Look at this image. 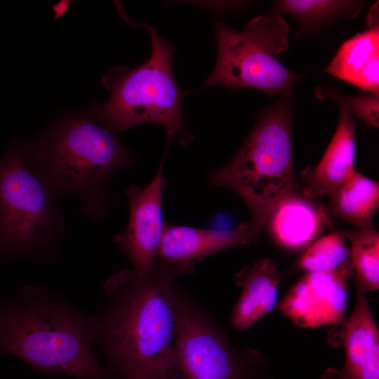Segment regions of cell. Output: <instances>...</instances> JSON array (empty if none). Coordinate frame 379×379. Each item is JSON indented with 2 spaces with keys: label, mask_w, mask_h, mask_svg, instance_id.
<instances>
[{
  "label": "cell",
  "mask_w": 379,
  "mask_h": 379,
  "mask_svg": "<svg viewBox=\"0 0 379 379\" xmlns=\"http://www.w3.org/2000/svg\"><path fill=\"white\" fill-rule=\"evenodd\" d=\"M121 379H161L155 373L145 368L124 366L109 372Z\"/></svg>",
  "instance_id": "22"
},
{
  "label": "cell",
  "mask_w": 379,
  "mask_h": 379,
  "mask_svg": "<svg viewBox=\"0 0 379 379\" xmlns=\"http://www.w3.org/2000/svg\"><path fill=\"white\" fill-rule=\"evenodd\" d=\"M93 314L42 284L23 287L0 304V354L36 371L74 379H112L93 348Z\"/></svg>",
  "instance_id": "2"
},
{
  "label": "cell",
  "mask_w": 379,
  "mask_h": 379,
  "mask_svg": "<svg viewBox=\"0 0 379 379\" xmlns=\"http://www.w3.org/2000/svg\"><path fill=\"white\" fill-rule=\"evenodd\" d=\"M331 217L325 205H317L301 192L290 194L275 206L266 224L281 247L295 251L311 244L326 227Z\"/></svg>",
  "instance_id": "14"
},
{
  "label": "cell",
  "mask_w": 379,
  "mask_h": 379,
  "mask_svg": "<svg viewBox=\"0 0 379 379\" xmlns=\"http://www.w3.org/2000/svg\"><path fill=\"white\" fill-rule=\"evenodd\" d=\"M263 228L252 220L230 230L199 229L165 222L157 255L162 261H200L232 246L255 244Z\"/></svg>",
  "instance_id": "12"
},
{
  "label": "cell",
  "mask_w": 379,
  "mask_h": 379,
  "mask_svg": "<svg viewBox=\"0 0 379 379\" xmlns=\"http://www.w3.org/2000/svg\"><path fill=\"white\" fill-rule=\"evenodd\" d=\"M162 160L155 177L145 188L131 185L126 190L130 208L128 225L114 241L131 261L133 270L147 273L155 265L154 258L161 244L165 222L162 197L166 179Z\"/></svg>",
  "instance_id": "10"
},
{
  "label": "cell",
  "mask_w": 379,
  "mask_h": 379,
  "mask_svg": "<svg viewBox=\"0 0 379 379\" xmlns=\"http://www.w3.org/2000/svg\"><path fill=\"white\" fill-rule=\"evenodd\" d=\"M291 91L265 108L244 142L223 166L208 176L213 187L237 192L251 219L263 227L278 203L300 192L293 166Z\"/></svg>",
  "instance_id": "4"
},
{
  "label": "cell",
  "mask_w": 379,
  "mask_h": 379,
  "mask_svg": "<svg viewBox=\"0 0 379 379\" xmlns=\"http://www.w3.org/2000/svg\"><path fill=\"white\" fill-rule=\"evenodd\" d=\"M354 128L351 115L340 109L336 130L321 161L301 172L302 196L311 199L329 197L356 172Z\"/></svg>",
  "instance_id": "13"
},
{
  "label": "cell",
  "mask_w": 379,
  "mask_h": 379,
  "mask_svg": "<svg viewBox=\"0 0 379 379\" xmlns=\"http://www.w3.org/2000/svg\"><path fill=\"white\" fill-rule=\"evenodd\" d=\"M355 307L343 324V368L326 370L321 379H379V331L366 291L357 283Z\"/></svg>",
  "instance_id": "11"
},
{
  "label": "cell",
  "mask_w": 379,
  "mask_h": 379,
  "mask_svg": "<svg viewBox=\"0 0 379 379\" xmlns=\"http://www.w3.org/2000/svg\"><path fill=\"white\" fill-rule=\"evenodd\" d=\"M342 231L321 237L312 244L298 259L297 268L307 272L335 270L350 260V248Z\"/></svg>",
  "instance_id": "20"
},
{
  "label": "cell",
  "mask_w": 379,
  "mask_h": 379,
  "mask_svg": "<svg viewBox=\"0 0 379 379\" xmlns=\"http://www.w3.org/2000/svg\"><path fill=\"white\" fill-rule=\"evenodd\" d=\"M315 95L321 100L335 102L350 115L371 127L378 128L379 125V93L372 92L366 95L350 96L341 95L330 88L318 87Z\"/></svg>",
  "instance_id": "21"
},
{
  "label": "cell",
  "mask_w": 379,
  "mask_h": 379,
  "mask_svg": "<svg viewBox=\"0 0 379 379\" xmlns=\"http://www.w3.org/2000/svg\"><path fill=\"white\" fill-rule=\"evenodd\" d=\"M267 366L258 351L233 348L217 324L177 291L176 328L166 379H260Z\"/></svg>",
  "instance_id": "8"
},
{
  "label": "cell",
  "mask_w": 379,
  "mask_h": 379,
  "mask_svg": "<svg viewBox=\"0 0 379 379\" xmlns=\"http://www.w3.org/2000/svg\"><path fill=\"white\" fill-rule=\"evenodd\" d=\"M24 160L53 197L72 196L91 217L105 215L108 184L135 156L116 135L89 116L68 117L26 149Z\"/></svg>",
  "instance_id": "3"
},
{
  "label": "cell",
  "mask_w": 379,
  "mask_h": 379,
  "mask_svg": "<svg viewBox=\"0 0 379 379\" xmlns=\"http://www.w3.org/2000/svg\"><path fill=\"white\" fill-rule=\"evenodd\" d=\"M53 197L13 140L0 160V255L15 260L46 251L57 236Z\"/></svg>",
  "instance_id": "7"
},
{
  "label": "cell",
  "mask_w": 379,
  "mask_h": 379,
  "mask_svg": "<svg viewBox=\"0 0 379 379\" xmlns=\"http://www.w3.org/2000/svg\"><path fill=\"white\" fill-rule=\"evenodd\" d=\"M152 52L149 60L134 69L117 67L107 72L102 82L109 98L93 105L89 116L114 134L142 124H157L166 128V146L177 137L185 145L192 137L185 131L179 90L173 74L174 46L151 25Z\"/></svg>",
  "instance_id": "5"
},
{
  "label": "cell",
  "mask_w": 379,
  "mask_h": 379,
  "mask_svg": "<svg viewBox=\"0 0 379 379\" xmlns=\"http://www.w3.org/2000/svg\"><path fill=\"white\" fill-rule=\"evenodd\" d=\"M350 242V262L355 283L366 292L379 288V234L374 230L342 231Z\"/></svg>",
  "instance_id": "19"
},
{
  "label": "cell",
  "mask_w": 379,
  "mask_h": 379,
  "mask_svg": "<svg viewBox=\"0 0 379 379\" xmlns=\"http://www.w3.org/2000/svg\"><path fill=\"white\" fill-rule=\"evenodd\" d=\"M194 270L192 262L161 260L147 273L124 270L107 279L104 307L93 317L94 345L109 373L134 366L166 379L176 328L175 282Z\"/></svg>",
  "instance_id": "1"
},
{
  "label": "cell",
  "mask_w": 379,
  "mask_h": 379,
  "mask_svg": "<svg viewBox=\"0 0 379 379\" xmlns=\"http://www.w3.org/2000/svg\"><path fill=\"white\" fill-rule=\"evenodd\" d=\"M331 218L344 220L359 230H374L373 217L379 206V184L358 172L330 196Z\"/></svg>",
  "instance_id": "17"
},
{
  "label": "cell",
  "mask_w": 379,
  "mask_h": 379,
  "mask_svg": "<svg viewBox=\"0 0 379 379\" xmlns=\"http://www.w3.org/2000/svg\"><path fill=\"white\" fill-rule=\"evenodd\" d=\"M217 44L215 67L203 86L232 91L255 88L272 95L291 91L304 75L297 74L276 57L288 48V25L281 14L260 15L242 30L211 20Z\"/></svg>",
  "instance_id": "6"
},
{
  "label": "cell",
  "mask_w": 379,
  "mask_h": 379,
  "mask_svg": "<svg viewBox=\"0 0 379 379\" xmlns=\"http://www.w3.org/2000/svg\"><path fill=\"white\" fill-rule=\"evenodd\" d=\"M363 1L279 0L272 13H288L298 22L297 38L314 36L319 28H328L341 18H354L363 9Z\"/></svg>",
  "instance_id": "18"
},
{
  "label": "cell",
  "mask_w": 379,
  "mask_h": 379,
  "mask_svg": "<svg viewBox=\"0 0 379 379\" xmlns=\"http://www.w3.org/2000/svg\"><path fill=\"white\" fill-rule=\"evenodd\" d=\"M234 281L241 293L230 323L235 330L244 331L275 309L281 277L274 262L262 258L236 273Z\"/></svg>",
  "instance_id": "15"
},
{
  "label": "cell",
  "mask_w": 379,
  "mask_h": 379,
  "mask_svg": "<svg viewBox=\"0 0 379 379\" xmlns=\"http://www.w3.org/2000/svg\"><path fill=\"white\" fill-rule=\"evenodd\" d=\"M352 273L350 260L333 270L307 272L275 309L301 328L343 324L349 299L348 281Z\"/></svg>",
  "instance_id": "9"
},
{
  "label": "cell",
  "mask_w": 379,
  "mask_h": 379,
  "mask_svg": "<svg viewBox=\"0 0 379 379\" xmlns=\"http://www.w3.org/2000/svg\"><path fill=\"white\" fill-rule=\"evenodd\" d=\"M324 72L364 91L379 90V27L345 41Z\"/></svg>",
  "instance_id": "16"
}]
</instances>
